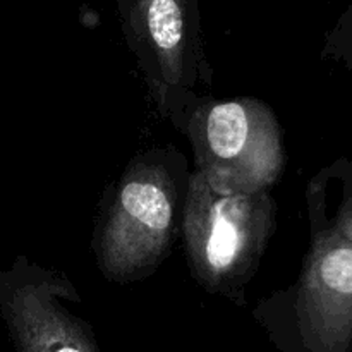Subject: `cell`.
Wrapping results in <instances>:
<instances>
[{
	"label": "cell",
	"mask_w": 352,
	"mask_h": 352,
	"mask_svg": "<svg viewBox=\"0 0 352 352\" xmlns=\"http://www.w3.org/2000/svg\"><path fill=\"white\" fill-rule=\"evenodd\" d=\"M313 241L292 308L274 336L284 352L352 351V164L339 160L309 186Z\"/></svg>",
	"instance_id": "1"
},
{
	"label": "cell",
	"mask_w": 352,
	"mask_h": 352,
	"mask_svg": "<svg viewBox=\"0 0 352 352\" xmlns=\"http://www.w3.org/2000/svg\"><path fill=\"white\" fill-rule=\"evenodd\" d=\"M267 191H244L198 170L184 208L192 272L205 287L229 292L256 268L274 229Z\"/></svg>",
	"instance_id": "2"
},
{
	"label": "cell",
	"mask_w": 352,
	"mask_h": 352,
	"mask_svg": "<svg viewBox=\"0 0 352 352\" xmlns=\"http://www.w3.org/2000/svg\"><path fill=\"white\" fill-rule=\"evenodd\" d=\"M177 191L158 164H140L122 179L100 234V265L127 280L150 270L167 251L175 227Z\"/></svg>",
	"instance_id": "3"
},
{
	"label": "cell",
	"mask_w": 352,
	"mask_h": 352,
	"mask_svg": "<svg viewBox=\"0 0 352 352\" xmlns=\"http://www.w3.org/2000/svg\"><path fill=\"white\" fill-rule=\"evenodd\" d=\"M199 170L244 189L267 191L285 164L274 113L256 100L215 103L195 120Z\"/></svg>",
	"instance_id": "4"
},
{
	"label": "cell",
	"mask_w": 352,
	"mask_h": 352,
	"mask_svg": "<svg viewBox=\"0 0 352 352\" xmlns=\"http://www.w3.org/2000/svg\"><path fill=\"white\" fill-rule=\"evenodd\" d=\"M17 352H100L91 329L52 294V285L24 284L2 298Z\"/></svg>",
	"instance_id": "5"
},
{
	"label": "cell",
	"mask_w": 352,
	"mask_h": 352,
	"mask_svg": "<svg viewBox=\"0 0 352 352\" xmlns=\"http://www.w3.org/2000/svg\"><path fill=\"white\" fill-rule=\"evenodd\" d=\"M124 21L138 43L160 64L168 82L188 67L198 36L196 0H117Z\"/></svg>",
	"instance_id": "6"
},
{
	"label": "cell",
	"mask_w": 352,
	"mask_h": 352,
	"mask_svg": "<svg viewBox=\"0 0 352 352\" xmlns=\"http://www.w3.org/2000/svg\"><path fill=\"white\" fill-rule=\"evenodd\" d=\"M325 54L352 69V3L329 34Z\"/></svg>",
	"instance_id": "7"
}]
</instances>
